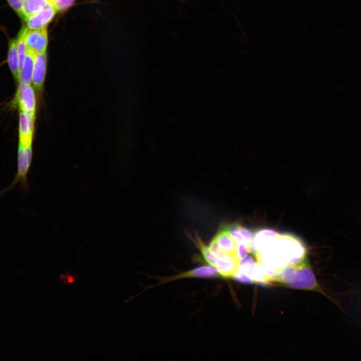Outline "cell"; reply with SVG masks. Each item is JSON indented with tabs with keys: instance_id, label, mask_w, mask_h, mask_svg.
<instances>
[{
	"instance_id": "52a82bcc",
	"label": "cell",
	"mask_w": 361,
	"mask_h": 361,
	"mask_svg": "<svg viewBox=\"0 0 361 361\" xmlns=\"http://www.w3.org/2000/svg\"><path fill=\"white\" fill-rule=\"evenodd\" d=\"M57 11L53 5H49L43 9L31 16L26 20L27 27L29 30L47 28Z\"/></svg>"
},
{
	"instance_id": "5bb4252c",
	"label": "cell",
	"mask_w": 361,
	"mask_h": 361,
	"mask_svg": "<svg viewBox=\"0 0 361 361\" xmlns=\"http://www.w3.org/2000/svg\"><path fill=\"white\" fill-rule=\"evenodd\" d=\"M8 61L10 69L14 78L16 80L19 81V67L17 40H12L10 42Z\"/></svg>"
},
{
	"instance_id": "ffe728a7",
	"label": "cell",
	"mask_w": 361,
	"mask_h": 361,
	"mask_svg": "<svg viewBox=\"0 0 361 361\" xmlns=\"http://www.w3.org/2000/svg\"><path fill=\"white\" fill-rule=\"evenodd\" d=\"M55 1H56V0H48V1L49 2V3H50L51 5H54V2H55Z\"/></svg>"
},
{
	"instance_id": "ba28073f",
	"label": "cell",
	"mask_w": 361,
	"mask_h": 361,
	"mask_svg": "<svg viewBox=\"0 0 361 361\" xmlns=\"http://www.w3.org/2000/svg\"><path fill=\"white\" fill-rule=\"evenodd\" d=\"M213 240L221 250L240 260L237 254V243L229 234L226 226L220 230Z\"/></svg>"
},
{
	"instance_id": "4fadbf2b",
	"label": "cell",
	"mask_w": 361,
	"mask_h": 361,
	"mask_svg": "<svg viewBox=\"0 0 361 361\" xmlns=\"http://www.w3.org/2000/svg\"><path fill=\"white\" fill-rule=\"evenodd\" d=\"M35 56V54L27 50L23 66L19 73L20 83L31 84L32 81Z\"/></svg>"
},
{
	"instance_id": "9c48e42d",
	"label": "cell",
	"mask_w": 361,
	"mask_h": 361,
	"mask_svg": "<svg viewBox=\"0 0 361 361\" xmlns=\"http://www.w3.org/2000/svg\"><path fill=\"white\" fill-rule=\"evenodd\" d=\"M46 52L36 54L34 59L32 82L35 87L38 90H41L43 87L46 72Z\"/></svg>"
},
{
	"instance_id": "d6986e66",
	"label": "cell",
	"mask_w": 361,
	"mask_h": 361,
	"mask_svg": "<svg viewBox=\"0 0 361 361\" xmlns=\"http://www.w3.org/2000/svg\"><path fill=\"white\" fill-rule=\"evenodd\" d=\"M59 279L65 284L67 283H73L75 281L74 276L69 274L61 275Z\"/></svg>"
},
{
	"instance_id": "5b68a950",
	"label": "cell",
	"mask_w": 361,
	"mask_h": 361,
	"mask_svg": "<svg viewBox=\"0 0 361 361\" xmlns=\"http://www.w3.org/2000/svg\"><path fill=\"white\" fill-rule=\"evenodd\" d=\"M16 100L20 110L35 115L36 99L34 91L31 84L20 83Z\"/></svg>"
},
{
	"instance_id": "3957f363",
	"label": "cell",
	"mask_w": 361,
	"mask_h": 361,
	"mask_svg": "<svg viewBox=\"0 0 361 361\" xmlns=\"http://www.w3.org/2000/svg\"><path fill=\"white\" fill-rule=\"evenodd\" d=\"M237 270L250 278L253 283L266 284L271 281L262 266L249 256L246 255L239 260Z\"/></svg>"
},
{
	"instance_id": "7c38bea8",
	"label": "cell",
	"mask_w": 361,
	"mask_h": 361,
	"mask_svg": "<svg viewBox=\"0 0 361 361\" xmlns=\"http://www.w3.org/2000/svg\"><path fill=\"white\" fill-rule=\"evenodd\" d=\"M49 5L51 4L48 0H24L19 15L24 20L26 21L31 16Z\"/></svg>"
},
{
	"instance_id": "8fae6325",
	"label": "cell",
	"mask_w": 361,
	"mask_h": 361,
	"mask_svg": "<svg viewBox=\"0 0 361 361\" xmlns=\"http://www.w3.org/2000/svg\"><path fill=\"white\" fill-rule=\"evenodd\" d=\"M219 276H220V275L217 269L215 267L209 265L200 266L177 275L172 278L170 280L189 277L213 278Z\"/></svg>"
},
{
	"instance_id": "30bf717a",
	"label": "cell",
	"mask_w": 361,
	"mask_h": 361,
	"mask_svg": "<svg viewBox=\"0 0 361 361\" xmlns=\"http://www.w3.org/2000/svg\"><path fill=\"white\" fill-rule=\"evenodd\" d=\"M279 234L277 231L270 229H263L256 231L253 234L251 252L254 253L258 251Z\"/></svg>"
},
{
	"instance_id": "e0dca14e",
	"label": "cell",
	"mask_w": 361,
	"mask_h": 361,
	"mask_svg": "<svg viewBox=\"0 0 361 361\" xmlns=\"http://www.w3.org/2000/svg\"><path fill=\"white\" fill-rule=\"evenodd\" d=\"M251 252V250L248 248L245 245L237 243V254L240 260Z\"/></svg>"
},
{
	"instance_id": "6da1fadb",
	"label": "cell",
	"mask_w": 361,
	"mask_h": 361,
	"mask_svg": "<svg viewBox=\"0 0 361 361\" xmlns=\"http://www.w3.org/2000/svg\"><path fill=\"white\" fill-rule=\"evenodd\" d=\"M265 274L275 281L280 271L289 264L304 261L306 249L297 237L290 234H279L258 251L254 253Z\"/></svg>"
},
{
	"instance_id": "9a60e30c",
	"label": "cell",
	"mask_w": 361,
	"mask_h": 361,
	"mask_svg": "<svg viewBox=\"0 0 361 361\" xmlns=\"http://www.w3.org/2000/svg\"><path fill=\"white\" fill-rule=\"evenodd\" d=\"M28 29L27 27H22L16 40L19 58V73L23 66L27 52L25 37Z\"/></svg>"
},
{
	"instance_id": "277c9868",
	"label": "cell",
	"mask_w": 361,
	"mask_h": 361,
	"mask_svg": "<svg viewBox=\"0 0 361 361\" xmlns=\"http://www.w3.org/2000/svg\"><path fill=\"white\" fill-rule=\"evenodd\" d=\"M25 40L28 51L35 55L45 52L48 45L47 28L37 30L28 29Z\"/></svg>"
},
{
	"instance_id": "2e32d148",
	"label": "cell",
	"mask_w": 361,
	"mask_h": 361,
	"mask_svg": "<svg viewBox=\"0 0 361 361\" xmlns=\"http://www.w3.org/2000/svg\"><path fill=\"white\" fill-rule=\"evenodd\" d=\"M74 1L75 0H56L53 6L57 12H62L70 8Z\"/></svg>"
},
{
	"instance_id": "8992f818",
	"label": "cell",
	"mask_w": 361,
	"mask_h": 361,
	"mask_svg": "<svg viewBox=\"0 0 361 361\" xmlns=\"http://www.w3.org/2000/svg\"><path fill=\"white\" fill-rule=\"evenodd\" d=\"M35 115L20 110L19 116V143L32 146Z\"/></svg>"
},
{
	"instance_id": "7a4b0ae2",
	"label": "cell",
	"mask_w": 361,
	"mask_h": 361,
	"mask_svg": "<svg viewBox=\"0 0 361 361\" xmlns=\"http://www.w3.org/2000/svg\"><path fill=\"white\" fill-rule=\"evenodd\" d=\"M276 281L294 289L313 290L325 295L342 307L320 286L310 267L304 261L299 264H289L279 272Z\"/></svg>"
},
{
	"instance_id": "ac0fdd59",
	"label": "cell",
	"mask_w": 361,
	"mask_h": 361,
	"mask_svg": "<svg viewBox=\"0 0 361 361\" xmlns=\"http://www.w3.org/2000/svg\"><path fill=\"white\" fill-rule=\"evenodd\" d=\"M12 8L20 15L24 0H8Z\"/></svg>"
}]
</instances>
